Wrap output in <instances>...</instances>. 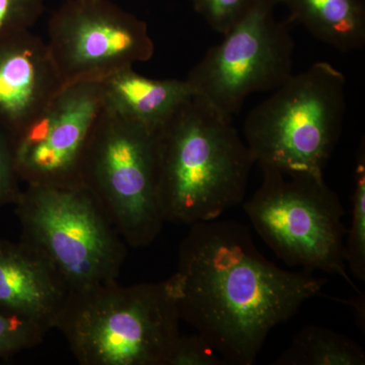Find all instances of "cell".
<instances>
[{"mask_svg":"<svg viewBox=\"0 0 365 365\" xmlns=\"http://www.w3.org/2000/svg\"><path fill=\"white\" fill-rule=\"evenodd\" d=\"M170 278L181 321L234 365L253 364L271 331L327 283L278 267L259 251L246 225L220 217L190 225Z\"/></svg>","mask_w":365,"mask_h":365,"instance_id":"1","label":"cell"},{"mask_svg":"<svg viewBox=\"0 0 365 365\" xmlns=\"http://www.w3.org/2000/svg\"><path fill=\"white\" fill-rule=\"evenodd\" d=\"M155 140L165 222H209L244 201L255 160L232 118L193 95Z\"/></svg>","mask_w":365,"mask_h":365,"instance_id":"2","label":"cell"},{"mask_svg":"<svg viewBox=\"0 0 365 365\" xmlns=\"http://www.w3.org/2000/svg\"><path fill=\"white\" fill-rule=\"evenodd\" d=\"M172 278L71 292L57 330L81 365H165L180 332Z\"/></svg>","mask_w":365,"mask_h":365,"instance_id":"3","label":"cell"},{"mask_svg":"<svg viewBox=\"0 0 365 365\" xmlns=\"http://www.w3.org/2000/svg\"><path fill=\"white\" fill-rule=\"evenodd\" d=\"M346 111L344 74L328 62L292 73L244 125L255 163L287 173L324 174Z\"/></svg>","mask_w":365,"mask_h":365,"instance_id":"4","label":"cell"},{"mask_svg":"<svg viewBox=\"0 0 365 365\" xmlns=\"http://www.w3.org/2000/svg\"><path fill=\"white\" fill-rule=\"evenodd\" d=\"M14 213L21 240L58 271L71 292L119 277L126 244L83 185H26Z\"/></svg>","mask_w":365,"mask_h":365,"instance_id":"5","label":"cell"},{"mask_svg":"<svg viewBox=\"0 0 365 365\" xmlns=\"http://www.w3.org/2000/svg\"><path fill=\"white\" fill-rule=\"evenodd\" d=\"M258 190L242 204L259 237L288 266L339 276L346 272L344 208L324 174L261 168Z\"/></svg>","mask_w":365,"mask_h":365,"instance_id":"6","label":"cell"},{"mask_svg":"<svg viewBox=\"0 0 365 365\" xmlns=\"http://www.w3.org/2000/svg\"><path fill=\"white\" fill-rule=\"evenodd\" d=\"M81 182L125 244L146 248L158 239L165 222L158 196L155 134L105 107L86 145Z\"/></svg>","mask_w":365,"mask_h":365,"instance_id":"7","label":"cell"},{"mask_svg":"<svg viewBox=\"0 0 365 365\" xmlns=\"http://www.w3.org/2000/svg\"><path fill=\"white\" fill-rule=\"evenodd\" d=\"M277 0H255L246 14L206 52L186 81L192 93L234 119L247 98L272 91L292 74L294 41L275 16Z\"/></svg>","mask_w":365,"mask_h":365,"instance_id":"8","label":"cell"},{"mask_svg":"<svg viewBox=\"0 0 365 365\" xmlns=\"http://www.w3.org/2000/svg\"><path fill=\"white\" fill-rule=\"evenodd\" d=\"M45 41L63 86L102 83L155 54L145 21L110 0H66Z\"/></svg>","mask_w":365,"mask_h":365,"instance_id":"9","label":"cell"},{"mask_svg":"<svg viewBox=\"0 0 365 365\" xmlns=\"http://www.w3.org/2000/svg\"><path fill=\"white\" fill-rule=\"evenodd\" d=\"M104 109L102 83L62 86L44 109L11 139L21 182L81 184L83 155Z\"/></svg>","mask_w":365,"mask_h":365,"instance_id":"10","label":"cell"},{"mask_svg":"<svg viewBox=\"0 0 365 365\" xmlns=\"http://www.w3.org/2000/svg\"><path fill=\"white\" fill-rule=\"evenodd\" d=\"M62 86L47 43L32 30L0 40V129L11 139Z\"/></svg>","mask_w":365,"mask_h":365,"instance_id":"11","label":"cell"},{"mask_svg":"<svg viewBox=\"0 0 365 365\" xmlns=\"http://www.w3.org/2000/svg\"><path fill=\"white\" fill-rule=\"evenodd\" d=\"M71 289L58 271L33 247L0 237V309L56 329Z\"/></svg>","mask_w":365,"mask_h":365,"instance_id":"12","label":"cell"},{"mask_svg":"<svg viewBox=\"0 0 365 365\" xmlns=\"http://www.w3.org/2000/svg\"><path fill=\"white\" fill-rule=\"evenodd\" d=\"M105 107L131 123L157 134L193 96L186 79H153L133 67L102 81Z\"/></svg>","mask_w":365,"mask_h":365,"instance_id":"13","label":"cell"},{"mask_svg":"<svg viewBox=\"0 0 365 365\" xmlns=\"http://www.w3.org/2000/svg\"><path fill=\"white\" fill-rule=\"evenodd\" d=\"M290 20L302 24L317 39L342 52L365 45L364 0H277Z\"/></svg>","mask_w":365,"mask_h":365,"instance_id":"14","label":"cell"},{"mask_svg":"<svg viewBox=\"0 0 365 365\" xmlns=\"http://www.w3.org/2000/svg\"><path fill=\"white\" fill-rule=\"evenodd\" d=\"M275 365H364L365 351L356 341L316 325L304 327Z\"/></svg>","mask_w":365,"mask_h":365,"instance_id":"15","label":"cell"},{"mask_svg":"<svg viewBox=\"0 0 365 365\" xmlns=\"http://www.w3.org/2000/svg\"><path fill=\"white\" fill-rule=\"evenodd\" d=\"M351 222L346 228L344 260L354 278L365 281V141L356 153L354 187L352 194Z\"/></svg>","mask_w":365,"mask_h":365,"instance_id":"16","label":"cell"},{"mask_svg":"<svg viewBox=\"0 0 365 365\" xmlns=\"http://www.w3.org/2000/svg\"><path fill=\"white\" fill-rule=\"evenodd\" d=\"M47 333L33 322L0 309V359L40 345Z\"/></svg>","mask_w":365,"mask_h":365,"instance_id":"17","label":"cell"},{"mask_svg":"<svg viewBox=\"0 0 365 365\" xmlns=\"http://www.w3.org/2000/svg\"><path fill=\"white\" fill-rule=\"evenodd\" d=\"M44 7L45 0H0V40L32 30Z\"/></svg>","mask_w":365,"mask_h":365,"instance_id":"18","label":"cell"},{"mask_svg":"<svg viewBox=\"0 0 365 365\" xmlns=\"http://www.w3.org/2000/svg\"><path fill=\"white\" fill-rule=\"evenodd\" d=\"M254 2L255 0H191L197 13L222 35L241 20Z\"/></svg>","mask_w":365,"mask_h":365,"instance_id":"19","label":"cell"},{"mask_svg":"<svg viewBox=\"0 0 365 365\" xmlns=\"http://www.w3.org/2000/svg\"><path fill=\"white\" fill-rule=\"evenodd\" d=\"M225 360L198 333L180 335L165 365H222Z\"/></svg>","mask_w":365,"mask_h":365,"instance_id":"20","label":"cell"},{"mask_svg":"<svg viewBox=\"0 0 365 365\" xmlns=\"http://www.w3.org/2000/svg\"><path fill=\"white\" fill-rule=\"evenodd\" d=\"M16 172L11 137L0 129V208L14 205L23 188Z\"/></svg>","mask_w":365,"mask_h":365,"instance_id":"21","label":"cell"}]
</instances>
